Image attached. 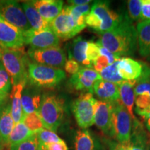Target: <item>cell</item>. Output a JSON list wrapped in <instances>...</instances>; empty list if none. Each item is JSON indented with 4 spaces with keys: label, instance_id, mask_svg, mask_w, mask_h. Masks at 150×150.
I'll use <instances>...</instances> for the list:
<instances>
[{
    "label": "cell",
    "instance_id": "cell-8",
    "mask_svg": "<svg viewBox=\"0 0 150 150\" xmlns=\"http://www.w3.org/2000/svg\"><path fill=\"white\" fill-rule=\"evenodd\" d=\"M0 17L22 33L31 29L21 4L13 0L0 1Z\"/></svg>",
    "mask_w": 150,
    "mask_h": 150
},
{
    "label": "cell",
    "instance_id": "cell-6",
    "mask_svg": "<svg viewBox=\"0 0 150 150\" xmlns=\"http://www.w3.org/2000/svg\"><path fill=\"white\" fill-rule=\"evenodd\" d=\"M133 129V120L120 101L112 102L111 137L122 144L130 142Z\"/></svg>",
    "mask_w": 150,
    "mask_h": 150
},
{
    "label": "cell",
    "instance_id": "cell-21",
    "mask_svg": "<svg viewBox=\"0 0 150 150\" xmlns=\"http://www.w3.org/2000/svg\"><path fill=\"white\" fill-rule=\"evenodd\" d=\"M136 81H124L119 86L120 101L132 117L133 122L138 120L134 112V105L135 104L134 86Z\"/></svg>",
    "mask_w": 150,
    "mask_h": 150
},
{
    "label": "cell",
    "instance_id": "cell-42",
    "mask_svg": "<svg viewBox=\"0 0 150 150\" xmlns=\"http://www.w3.org/2000/svg\"><path fill=\"white\" fill-rule=\"evenodd\" d=\"M7 97H8V95H7V94L2 93L0 92V108L5 104Z\"/></svg>",
    "mask_w": 150,
    "mask_h": 150
},
{
    "label": "cell",
    "instance_id": "cell-23",
    "mask_svg": "<svg viewBox=\"0 0 150 150\" xmlns=\"http://www.w3.org/2000/svg\"><path fill=\"white\" fill-rule=\"evenodd\" d=\"M88 41H87L83 38L79 36L73 40L70 50L69 51L70 59H73L77 63L85 65L86 67H92V65L87 59L86 51Z\"/></svg>",
    "mask_w": 150,
    "mask_h": 150
},
{
    "label": "cell",
    "instance_id": "cell-18",
    "mask_svg": "<svg viewBox=\"0 0 150 150\" xmlns=\"http://www.w3.org/2000/svg\"><path fill=\"white\" fill-rule=\"evenodd\" d=\"M93 93H95L102 101L115 102L120 100L119 86L103 79L95 82Z\"/></svg>",
    "mask_w": 150,
    "mask_h": 150
},
{
    "label": "cell",
    "instance_id": "cell-31",
    "mask_svg": "<svg viewBox=\"0 0 150 150\" xmlns=\"http://www.w3.org/2000/svg\"><path fill=\"white\" fill-rule=\"evenodd\" d=\"M39 144L36 134L33 133L29 138L24 141L10 145V150H37Z\"/></svg>",
    "mask_w": 150,
    "mask_h": 150
},
{
    "label": "cell",
    "instance_id": "cell-16",
    "mask_svg": "<svg viewBox=\"0 0 150 150\" xmlns=\"http://www.w3.org/2000/svg\"><path fill=\"white\" fill-rule=\"evenodd\" d=\"M144 63L128 57L120 59L117 70L120 76L125 81H136L141 76L144 70Z\"/></svg>",
    "mask_w": 150,
    "mask_h": 150
},
{
    "label": "cell",
    "instance_id": "cell-22",
    "mask_svg": "<svg viewBox=\"0 0 150 150\" xmlns=\"http://www.w3.org/2000/svg\"><path fill=\"white\" fill-rule=\"evenodd\" d=\"M14 124L11 115V104H5L0 108V137L5 147L9 146V137Z\"/></svg>",
    "mask_w": 150,
    "mask_h": 150
},
{
    "label": "cell",
    "instance_id": "cell-41",
    "mask_svg": "<svg viewBox=\"0 0 150 150\" xmlns=\"http://www.w3.org/2000/svg\"><path fill=\"white\" fill-rule=\"evenodd\" d=\"M91 2L90 0H72V1H68L71 6H81L89 4Z\"/></svg>",
    "mask_w": 150,
    "mask_h": 150
},
{
    "label": "cell",
    "instance_id": "cell-35",
    "mask_svg": "<svg viewBox=\"0 0 150 150\" xmlns=\"http://www.w3.org/2000/svg\"><path fill=\"white\" fill-rule=\"evenodd\" d=\"M86 55H87L88 60L91 62L92 67H93V63L96 61V60L100 56V51H99V46L97 44V42L95 43L93 41H88Z\"/></svg>",
    "mask_w": 150,
    "mask_h": 150
},
{
    "label": "cell",
    "instance_id": "cell-30",
    "mask_svg": "<svg viewBox=\"0 0 150 150\" xmlns=\"http://www.w3.org/2000/svg\"><path fill=\"white\" fill-rule=\"evenodd\" d=\"M22 122L32 133H37L45 128L37 112L25 115Z\"/></svg>",
    "mask_w": 150,
    "mask_h": 150
},
{
    "label": "cell",
    "instance_id": "cell-45",
    "mask_svg": "<svg viewBox=\"0 0 150 150\" xmlns=\"http://www.w3.org/2000/svg\"><path fill=\"white\" fill-rule=\"evenodd\" d=\"M4 150H10V146H6V147H5Z\"/></svg>",
    "mask_w": 150,
    "mask_h": 150
},
{
    "label": "cell",
    "instance_id": "cell-34",
    "mask_svg": "<svg viewBox=\"0 0 150 150\" xmlns=\"http://www.w3.org/2000/svg\"><path fill=\"white\" fill-rule=\"evenodd\" d=\"M128 11L132 20H140L142 11V0H130L128 1Z\"/></svg>",
    "mask_w": 150,
    "mask_h": 150
},
{
    "label": "cell",
    "instance_id": "cell-46",
    "mask_svg": "<svg viewBox=\"0 0 150 150\" xmlns=\"http://www.w3.org/2000/svg\"><path fill=\"white\" fill-rule=\"evenodd\" d=\"M4 145V144L2 143V142H1V137H0V146H2Z\"/></svg>",
    "mask_w": 150,
    "mask_h": 150
},
{
    "label": "cell",
    "instance_id": "cell-38",
    "mask_svg": "<svg viewBox=\"0 0 150 150\" xmlns=\"http://www.w3.org/2000/svg\"><path fill=\"white\" fill-rule=\"evenodd\" d=\"M43 146L45 150H68V147L64 140Z\"/></svg>",
    "mask_w": 150,
    "mask_h": 150
},
{
    "label": "cell",
    "instance_id": "cell-26",
    "mask_svg": "<svg viewBox=\"0 0 150 150\" xmlns=\"http://www.w3.org/2000/svg\"><path fill=\"white\" fill-rule=\"evenodd\" d=\"M41 99L40 94L33 89H24L22 95V105L24 116L38 111Z\"/></svg>",
    "mask_w": 150,
    "mask_h": 150
},
{
    "label": "cell",
    "instance_id": "cell-33",
    "mask_svg": "<svg viewBox=\"0 0 150 150\" xmlns=\"http://www.w3.org/2000/svg\"><path fill=\"white\" fill-rule=\"evenodd\" d=\"M11 79L6 70L1 62H0V92L8 95L11 88Z\"/></svg>",
    "mask_w": 150,
    "mask_h": 150
},
{
    "label": "cell",
    "instance_id": "cell-4",
    "mask_svg": "<svg viewBox=\"0 0 150 150\" xmlns=\"http://www.w3.org/2000/svg\"><path fill=\"white\" fill-rule=\"evenodd\" d=\"M65 79V73L62 69L35 63L28 64V79L38 88H55Z\"/></svg>",
    "mask_w": 150,
    "mask_h": 150
},
{
    "label": "cell",
    "instance_id": "cell-2",
    "mask_svg": "<svg viewBox=\"0 0 150 150\" xmlns=\"http://www.w3.org/2000/svg\"><path fill=\"white\" fill-rule=\"evenodd\" d=\"M124 18L109 8L107 1H95L86 19V25L99 34L115 29L124 21Z\"/></svg>",
    "mask_w": 150,
    "mask_h": 150
},
{
    "label": "cell",
    "instance_id": "cell-44",
    "mask_svg": "<svg viewBox=\"0 0 150 150\" xmlns=\"http://www.w3.org/2000/svg\"><path fill=\"white\" fill-rule=\"evenodd\" d=\"M5 149V146H0V150H4Z\"/></svg>",
    "mask_w": 150,
    "mask_h": 150
},
{
    "label": "cell",
    "instance_id": "cell-9",
    "mask_svg": "<svg viewBox=\"0 0 150 150\" xmlns=\"http://www.w3.org/2000/svg\"><path fill=\"white\" fill-rule=\"evenodd\" d=\"M50 26L59 39L63 40L72 38L83 30L72 18L69 6L63 8L60 14L50 24Z\"/></svg>",
    "mask_w": 150,
    "mask_h": 150
},
{
    "label": "cell",
    "instance_id": "cell-3",
    "mask_svg": "<svg viewBox=\"0 0 150 150\" xmlns=\"http://www.w3.org/2000/svg\"><path fill=\"white\" fill-rule=\"evenodd\" d=\"M37 113L44 127L56 132L64 117V102L63 99L52 94H45L41 99Z\"/></svg>",
    "mask_w": 150,
    "mask_h": 150
},
{
    "label": "cell",
    "instance_id": "cell-1",
    "mask_svg": "<svg viewBox=\"0 0 150 150\" xmlns=\"http://www.w3.org/2000/svg\"><path fill=\"white\" fill-rule=\"evenodd\" d=\"M97 43L120 58L131 56L136 52L138 45L137 31L129 18L115 29L99 34Z\"/></svg>",
    "mask_w": 150,
    "mask_h": 150
},
{
    "label": "cell",
    "instance_id": "cell-25",
    "mask_svg": "<svg viewBox=\"0 0 150 150\" xmlns=\"http://www.w3.org/2000/svg\"><path fill=\"white\" fill-rule=\"evenodd\" d=\"M136 31L140 54L143 57L150 56V21L138 22Z\"/></svg>",
    "mask_w": 150,
    "mask_h": 150
},
{
    "label": "cell",
    "instance_id": "cell-12",
    "mask_svg": "<svg viewBox=\"0 0 150 150\" xmlns=\"http://www.w3.org/2000/svg\"><path fill=\"white\" fill-rule=\"evenodd\" d=\"M134 93L136 113L150 108V67L147 65H144L143 72L136 81Z\"/></svg>",
    "mask_w": 150,
    "mask_h": 150
},
{
    "label": "cell",
    "instance_id": "cell-7",
    "mask_svg": "<svg viewBox=\"0 0 150 150\" xmlns=\"http://www.w3.org/2000/svg\"><path fill=\"white\" fill-rule=\"evenodd\" d=\"M97 100L89 92L81 93L72 103V109L79 127L86 129L95 124Z\"/></svg>",
    "mask_w": 150,
    "mask_h": 150
},
{
    "label": "cell",
    "instance_id": "cell-37",
    "mask_svg": "<svg viewBox=\"0 0 150 150\" xmlns=\"http://www.w3.org/2000/svg\"><path fill=\"white\" fill-rule=\"evenodd\" d=\"M65 70L70 74H75L79 71L81 67L76 61L73 59H69L65 64Z\"/></svg>",
    "mask_w": 150,
    "mask_h": 150
},
{
    "label": "cell",
    "instance_id": "cell-10",
    "mask_svg": "<svg viewBox=\"0 0 150 150\" xmlns=\"http://www.w3.org/2000/svg\"><path fill=\"white\" fill-rule=\"evenodd\" d=\"M23 38L24 44L29 45L30 49L33 50L59 47L60 44L59 38L50 27L39 31L31 29L23 33Z\"/></svg>",
    "mask_w": 150,
    "mask_h": 150
},
{
    "label": "cell",
    "instance_id": "cell-39",
    "mask_svg": "<svg viewBox=\"0 0 150 150\" xmlns=\"http://www.w3.org/2000/svg\"><path fill=\"white\" fill-rule=\"evenodd\" d=\"M108 145L109 150H130L128 147V145L120 143L117 141L108 140Z\"/></svg>",
    "mask_w": 150,
    "mask_h": 150
},
{
    "label": "cell",
    "instance_id": "cell-36",
    "mask_svg": "<svg viewBox=\"0 0 150 150\" xmlns=\"http://www.w3.org/2000/svg\"><path fill=\"white\" fill-rule=\"evenodd\" d=\"M150 21V0H142L140 22Z\"/></svg>",
    "mask_w": 150,
    "mask_h": 150
},
{
    "label": "cell",
    "instance_id": "cell-28",
    "mask_svg": "<svg viewBox=\"0 0 150 150\" xmlns=\"http://www.w3.org/2000/svg\"><path fill=\"white\" fill-rule=\"evenodd\" d=\"M33 134L23 122L16 124L9 137V146L24 141Z\"/></svg>",
    "mask_w": 150,
    "mask_h": 150
},
{
    "label": "cell",
    "instance_id": "cell-5",
    "mask_svg": "<svg viewBox=\"0 0 150 150\" xmlns=\"http://www.w3.org/2000/svg\"><path fill=\"white\" fill-rule=\"evenodd\" d=\"M1 63L11 76L13 86L27 81V60L18 49H4L1 52Z\"/></svg>",
    "mask_w": 150,
    "mask_h": 150
},
{
    "label": "cell",
    "instance_id": "cell-43",
    "mask_svg": "<svg viewBox=\"0 0 150 150\" xmlns=\"http://www.w3.org/2000/svg\"><path fill=\"white\" fill-rule=\"evenodd\" d=\"M37 150H45V149L44 146H43L42 145H41V144H39L38 148Z\"/></svg>",
    "mask_w": 150,
    "mask_h": 150
},
{
    "label": "cell",
    "instance_id": "cell-27",
    "mask_svg": "<svg viewBox=\"0 0 150 150\" xmlns=\"http://www.w3.org/2000/svg\"><path fill=\"white\" fill-rule=\"evenodd\" d=\"M95 144L93 137L86 129L76 132L74 140L75 150H95Z\"/></svg>",
    "mask_w": 150,
    "mask_h": 150
},
{
    "label": "cell",
    "instance_id": "cell-17",
    "mask_svg": "<svg viewBox=\"0 0 150 150\" xmlns=\"http://www.w3.org/2000/svg\"><path fill=\"white\" fill-rule=\"evenodd\" d=\"M30 2L49 24L59 16L63 6V1L61 0H36Z\"/></svg>",
    "mask_w": 150,
    "mask_h": 150
},
{
    "label": "cell",
    "instance_id": "cell-47",
    "mask_svg": "<svg viewBox=\"0 0 150 150\" xmlns=\"http://www.w3.org/2000/svg\"><path fill=\"white\" fill-rule=\"evenodd\" d=\"M0 59H1V52H0Z\"/></svg>",
    "mask_w": 150,
    "mask_h": 150
},
{
    "label": "cell",
    "instance_id": "cell-32",
    "mask_svg": "<svg viewBox=\"0 0 150 150\" xmlns=\"http://www.w3.org/2000/svg\"><path fill=\"white\" fill-rule=\"evenodd\" d=\"M35 134L38 139L39 143L42 145H50V144L59 142L63 140L59 138L56 132L48 130L47 129H43Z\"/></svg>",
    "mask_w": 150,
    "mask_h": 150
},
{
    "label": "cell",
    "instance_id": "cell-15",
    "mask_svg": "<svg viewBox=\"0 0 150 150\" xmlns=\"http://www.w3.org/2000/svg\"><path fill=\"white\" fill-rule=\"evenodd\" d=\"M112 102L97 101L95 113V124L105 136H111Z\"/></svg>",
    "mask_w": 150,
    "mask_h": 150
},
{
    "label": "cell",
    "instance_id": "cell-13",
    "mask_svg": "<svg viewBox=\"0 0 150 150\" xmlns=\"http://www.w3.org/2000/svg\"><path fill=\"white\" fill-rule=\"evenodd\" d=\"M23 33L0 17V47L20 49L24 45Z\"/></svg>",
    "mask_w": 150,
    "mask_h": 150
},
{
    "label": "cell",
    "instance_id": "cell-29",
    "mask_svg": "<svg viewBox=\"0 0 150 150\" xmlns=\"http://www.w3.org/2000/svg\"><path fill=\"white\" fill-rule=\"evenodd\" d=\"M118 61L115 62L114 63H112V65H110L106 67H105V68H104L99 72V75L102 77V79L106 81H109L111 82V83L117 84V85H120L121 83H122L125 80L120 76L119 73H118Z\"/></svg>",
    "mask_w": 150,
    "mask_h": 150
},
{
    "label": "cell",
    "instance_id": "cell-24",
    "mask_svg": "<svg viewBox=\"0 0 150 150\" xmlns=\"http://www.w3.org/2000/svg\"><path fill=\"white\" fill-rule=\"evenodd\" d=\"M21 5L31 29L35 31H39L50 27V24L39 14L30 1L22 2Z\"/></svg>",
    "mask_w": 150,
    "mask_h": 150
},
{
    "label": "cell",
    "instance_id": "cell-20",
    "mask_svg": "<svg viewBox=\"0 0 150 150\" xmlns=\"http://www.w3.org/2000/svg\"><path fill=\"white\" fill-rule=\"evenodd\" d=\"M27 83V81H23L13 86L12 90H11V115H12L15 124L22 122L24 117L22 105V95Z\"/></svg>",
    "mask_w": 150,
    "mask_h": 150
},
{
    "label": "cell",
    "instance_id": "cell-19",
    "mask_svg": "<svg viewBox=\"0 0 150 150\" xmlns=\"http://www.w3.org/2000/svg\"><path fill=\"white\" fill-rule=\"evenodd\" d=\"M128 147L130 150H149L150 140L143 125L138 120L133 122L132 134Z\"/></svg>",
    "mask_w": 150,
    "mask_h": 150
},
{
    "label": "cell",
    "instance_id": "cell-40",
    "mask_svg": "<svg viewBox=\"0 0 150 150\" xmlns=\"http://www.w3.org/2000/svg\"><path fill=\"white\" fill-rule=\"evenodd\" d=\"M138 115H139L145 122V125L146 128L150 132V108L143 111L138 112Z\"/></svg>",
    "mask_w": 150,
    "mask_h": 150
},
{
    "label": "cell",
    "instance_id": "cell-11",
    "mask_svg": "<svg viewBox=\"0 0 150 150\" xmlns=\"http://www.w3.org/2000/svg\"><path fill=\"white\" fill-rule=\"evenodd\" d=\"M28 56L33 63L61 69L66 63V56L61 48L53 47L43 50L29 49Z\"/></svg>",
    "mask_w": 150,
    "mask_h": 150
},
{
    "label": "cell",
    "instance_id": "cell-14",
    "mask_svg": "<svg viewBox=\"0 0 150 150\" xmlns=\"http://www.w3.org/2000/svg\"><path fill=\"white\" fill-rule=\"evenodd\" d=\"M100 79H102L100 75L92 67H81L79 71L70 78V83L76 91L93 93L94 84Z\"/></svg>",
    "mask_w": 150,
    "mask_h": 150
}]
</instances>
